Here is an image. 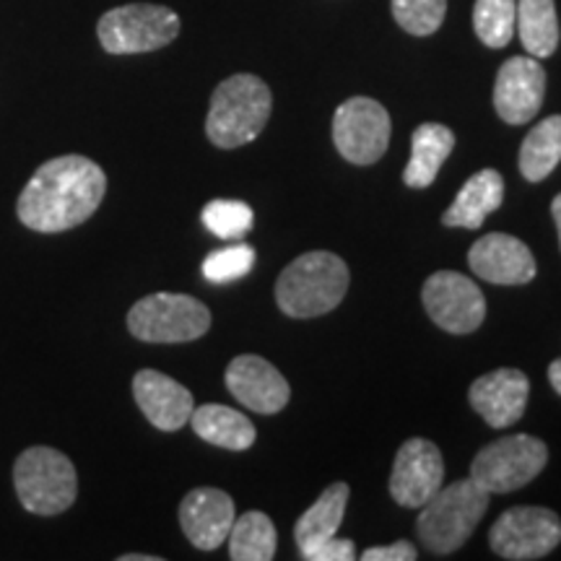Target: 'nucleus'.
I'll list each match as a JSON object with an SVG mask.
<instances>
[{
  "label": "nucleus",
  "mask_w": 561,
  "mask_h": 561,
  "mask_svg": "<svg viewBox=\"0 0 561 561\" xmlns=\"http://www.w3.org/2000/svg\"><path fill=\"white\" fill-rule=\"evenodd\" d=\"M107 193V178L96 161L79 153L55 157L34 172L19 195L16 214L24 227L58 234L94 216Z\"/></svg>",
  "instance_id": "1"
},
{
  "label": "nucleus",
  "mask_w": 561,
  "mask_h": 561,
  "mask_svg": "<svg viewBox=\"0 0 561 561\" xmlns=\"http://www.w3.org/2000/svg\"><path fill=\"white\" fill-rule=\"evenodd\" d=\"M348 268L325 250L307 252L289 263L276 280V301L289 318L307 320L335 310L348 291Z\"/></svg>",
  "instance_id": "2"
},
{
  "label": "nucleus",
  "mask_w": 561,
  "mask_h": 561,
  "mask_svg": "<svg viewBox=\"0 0 561 561\" xmlns=\"http://www.w3.org/2000/svg\"><path fill=\"white\" fill-rule=\"evenodd\" d=\"M273 110L268 83L252 73L221 81L210 96L206 136L219 149H240L261 136Z\"/></svg>",
  "instance_id": "3"
},
{
  "label": "nucleus",
  "mask_w": 561,
  "mask_h": 561,
  "mask_svg": "<svg viewBox=\"0 0 561 561\" xmlns=\"http://www.w3.org/2000/svg\"><path fill=\"white\" fill-rule=\"evenodd\" d=\"M419 510L416 533L421 543L437 557H447L458 551L479 528L489 510V491L481 489L473 479H462L450 486H442Z\"/></svg>",
  "instance_id": "4"
},
{
  "label": "nucleus",
  "mask_w": 561,
  "mask_h": 561,
  "mask_svg": "<svg viewBox=\"0 0 561 561\" xmlns=\"http://www.w3.org/2000/svg\"><path fill=\"white\" fill-rule=\"evenodd\" d=\"M13 486L21 507L32 515L53 517L70 510L79 496V476L68 455L55 447H30L13 466Z\"/></svg>",
  "instance_id": "5"
},
{
  "label": "nucleus",
  "mask_w": 561,
  "mask_h": 561,
  "mask_svg": "<svg viewBox=\"0 0 561 561\" xmlns=\"http://www.w3.org/2000/svg\"><path fill=\"white\" fill-rule=\"evenodd\" d=\"M180 16L167 5L128 3L104 13L96 24L104 53L140 55L153 53L178 39Z\"/></svg>",
  "instance_id": "6"
},
{
  "label": "nucleus",
  "mask_w": 561,
  "mask_h": 561,
  "mask_svg": "<svg viewBox=\"0 0 561 561\" xmlns=\"http://www.w3.org/2000/svg\"><path fill=\"white\" fill-rule=\"evenodd\" d=\"M208 307L187 294H151L128 312V331L146 343H187L206 335Z\"/></svg>",
  "instance_id": "7"
},
{
  "label": "nucleus",
  "mask_w": 561,
  "mask_h": 561,
  "mask_svg": "<svg viewBox=\"0 0 561 561\" xmlns=\"http://www.w3.org/2000/svg\"><path fill=\"white\" fill-rule=\"evenodd\" d=\"M546 462H549L546 442L530 434H510V437L491 442L476 455L471 479L489 494H510L536 479Z\"/></svg>",
  "instance_id": "8"
},
{
  "label": "nucleus",
  "mask_w": 561,
  "mask_h": 561,
  "mask_svg": "<svg viewBox=\"0 0 561 561\" xmlns=\"http://www.w3.org/2000/svg\"><path fill=\"white\" fill-rule=\"evenodd\" d=\"M390 115L369 96H351L333 115V144L351 164H375L390 146Z\"/></svg>",
  "instance_id": "9"
},
{
  "label": "nucleus",
  "mask_w": 561,
  "mask_h": 561,
  "mask_svg": "<svg viewBox=\"0 0 561 561\" xmlns=\"http://www.w3.org/2000/svg\"><path fill=\"white\" fill-rule=\"evenodd\" d=\"M489 543L502 559H543L561 543V520L546 507H512L491 525Z\"/></svg>",
  "instance_id": "10"
},
{
  "label": "nucleus",
  "mask_w": 561,
  "mask_h": 561,
  "mask_svg": "<svg viewBox=\"0 0 561 561\" xmlns=\"http://www.w3.org/2000/svg\"><path fill=\"white\" fill-rule=\"evenodd\" d=\"M424 307L430 318L437 322L442 331L453 335H468L479 331L486 318V299L483 291L462 273L437 271L426 278Z\"/></svg>",
  "instance_id": "11"
},
{
  "label": "nucleus",
  "mask_w": 561,
  "mask_h": 561,
  "mask_svg": "<svg viewBox=\"0 0 561 561\" xmlns=\"http://www.w3.org/2000/svg\"><path fill=\"white\" fill-rule=\"evenodd\" d=\"M445 462L439 447L430 439H409L396 455L390 473V494L401 507L419 510L442 489Z\"/></svg>",
  "instance_id": "12"
},
{
  "label": "nucleus",
  "mask_w": 561,
  "mask_h": 561,
  "mask_svg": "<svg viewBox=\"0 0 561 561\" xmlns=\"http://www.w3.org/2000/svg\"><path fill=\"white\" fill-rule=\"evenodd\" d=\"M546 96V70L538 58L515 55L496 73L494 107L510 125H525L541 112Z\"/></svg>",
  "instance_id": "13"
},
{
  "label": "nucleus",
  "mask_w": 561,
  "mask_h": 561,
  "mask_svg": "<svg viewBox=\"0 0 561 561\" xmlns=\"http://www.w3.org/2000/svg\"><path fill=\"white\" fill-rule=\"evenodd\" d=\"M468 263L476 276L500 286H523L536 278V257L528 244L512 234H491L473 242Z\"/></svg>",
  "instance_id": "14"
},
{
  "label": "nucleus",
  "mask_w": 561,
  "mask_h": 561,
  "mask_svg": "<svg viewBox=\"0 0 561 561\" xmlns=\"http://www.w3.org/2000/svg\"><path fill=\"white\" fill-rule=\"evenodd\" d=\"M227 388L237 401L255 413L284 411L291 398L286 377L271 362L255 354H242L229 364Z\"/></svg>",
  "instance_id": "15"
},
{
  "label": "nucleus",
  "mask_w": 561,
  "mask_h": 561,
  "mask_svg": "<svg viewBox=\"0 0 561 561\" xmlns=\"http://www.w3.org/2000/svg\"><path fill=\"white\" fill-rule=\"evenodd\" d=\"M237 520L234 500L221 489H193L180 504V525L187 541L201 551H216Z\"/></svg>",
  "instance_id": "16"
},
{
  "label": "nucleus",
  "mask_w": 561,
  "mask_h": 561,
  "mask_svg": "<svg viewBox=\"0 0 561 561\" xmlns=\"http://www.w3.org/2000/svg\"><path fill=\"white\" fill-rule=\"evenodd\" d=\"M133 396H136L138 409L161 432H178L191 424L195 411L193 392L180 385L164 371L140 369L133 377Z\"/></svg>",
  "instance_id": "17"
},
{
  "label": "nucleus",
  "mask_w": 561,
  "mask_h": 561,
  "mask_svg": "<svg viewBox=\"0 0 561 561\" xmlns=\"http://www.w3.org/2000/svg\"><path fill=\"white\" fill-rule=\"evenodd\" d=\"M530 396V382L520 369H494L489 375L479 377L471 385V398L473 411L486 421L494 430H504L512 426L515 421L523 419L525 405H528Z\"/></svg>",
  "instance_id": "18"
},
{
  "label": "nucleus",
  "mask_w": 561,
  "mask_h": 561,
  "mask_svg": "<svg viewBox=\"0 0 561 561\" xmlns=\"http://www.w3.org/2000/svg\"><path fill=\"white\" fill-rule=\"evenodd\" d=\"M504 201V180L496 170H481L462 185L453 206L442 214L445 227L479 229L489 214H494Z\"/></svg>",
  "instance_id": "19"
},
{
  "label": "nucleus",
  "mask_w": 561,
  "mask_h": 561,
  "mask_svg": "<svg viewBox=\"0 0 561 561\" xmlns=\"http://www.w3.org/2000/svg\"><path fill=\"white\" fill-rule=\"evenodd\" d=\"M455 149V133L447 125L424 123L413 130L411 138V159L405 167L403 180L413 191L430 187Z\"/></svg>",
  "instance_id": "20"
},
{
  "label": "nucleus",
  "mask_w": 561,
  "mask_h": 561,
  "mask_svg": "<svg viewBox=\"0 0 561 561\" xmlns=\"http://www.w3.org/2000/svg\"><path fill=\"white\" fill-rule=\"evenodd\" d=\"M193 432L201 439H206L208 445L224 447V450L242 453L248 447L255 445L257 432L252 426V421L244 413L229 409L221 403H206L198 405L191 416Z\"/></svg>",
  "instance_id": "21"
},
{
  "label": "nucleus",
  "mask_w": 561,
  "mask_h": 561,
  "mask_svg": "<svg viewBox=\"0 0 561 561\" xmlns=\"http://www.w3.org/2000/svg\"><path fill=\"white\" fill-rule=\"evenodd\" d=\"M346 504H348V483L339 481L322 491L320 500L299 517L297 525H294V538H297L299 551H307L312 549L314 543L339 536L343 515H346Z\"/></svg>",
  "instance_id": "22"
},
{
  "label": "nucleus",
  "mask_w": 561,
  "mask_h": 561,
  "mask_svg": "<svg viewBox=\"0 0 561 561\" xmlns=\"http://www.w3.org/2000/svg\"><path fill=\"white\" fill-rule=\"evenodd\" d=\"M515 32L525 53L533 58H551L559 47V16L553 0H517Z\"/></svg>",
  "instance_id": "23"
},
{
  "label": "nucleus",
  "mask_w": 561,
  "mask_h": 561,
  "mask_svg": "<svg viewBox=\"0 0 561 561\" xmlns=\"http://www.w3.org/2000/svg\"><path fill=\"white\" fill-rule=\"evenodd\" d=\"M561 161V115L546 117L525 136L520 146V172L528 182H541Z\"/></svg>",
  "instance_id": "24"
},
{
  "label": "nucleus",
  "mask_w": 561,
  "mask_h": 561,
  "mask_svg": "<svg viewBox=\"0 0 561 561\" xmlns=\"http://www.w3.org/2000/svg\"><path fill=\"white\" fill-rule=\"evenodd\" d=\"M276 546V528L265 512H244L229 530V557L234 561H271Z\"/></svg>",
  "instance_id": "25"
},
{
  "label": "nucleus",
  "mask_w": 561,
  "mask_h": 561,
  "mask_svg": "<svg viewBox=\"0 0 561 561\" xmlns=\"http://www.w3.org/2000/svg\"><path fill=\"white\" fill-rule=\"evenodd\" d=\"M517 0H476L473 30L483 45L502 50L515 37Z\"/></svg>",
  "instance_id": "26"
},
{
  "label": "nucleus",
  "mask_w": 561,
  "mask_h": 561,
  "mask_svg": "<svg viewBox=\"0 0 561 561\" xmlns=\"http://www.w3.org/2000/svg\"><path fill=\"white\" fill-rule=\"evenodd\" d=\"M255 214L242 201H210L203 208V224L219 240H242L252 229Z\"/></svg>",
  "instance_id": "27"
},
{
  "label": "nucleus",
  "mask_w": 561,
  "mask_h": 561,
  "mask_svg": "<svg viewBox=\"0 0 561 561\" xmlns=\"http://www.w3.org/2000/svg\"><path fill=\"white\" fill-rule=\"evenodd\" d=\"M447 0H392V16L403 32L413 37H430L442 26Z\"/></svg>",
  "instance_id": "28"
},
{
  "label": "nucleus",
  "mask_w": 561,
  "mask_h": 561,
  "mask_svg": "<svg viewBox=\"0 0 561 561\" xmlns=\"http://www.w3.org/2000/svg\"><path fill=\"white\" fill-rule=\"evenodd\" d=\"M255 265V250L250 244L237 242L229 248H221L203 261V276L214 284H229V280L244 278Z\"/></svg>",
  "instance_id": "29"
},
{
  "label": "nucleus",
  "mask_w": 561,
  "mask_h": 561,
  "mask_svg": "<svg viewBox=\"0 0 561 561\" xmlns=\"http://www.w3.org/2000/svg\"><path fill=\"white\" fill-rule=\"evenodd\" d=\"M301 557L307 561H351L356 559V546L348 538H328V541L314 543L312 549L301 551Z\"/></svg>",
  "instance_id": "30"
},
{
  "label": "nucleus",
  "mask_w": 561,
  "mask_h": 561,
  "mask_svg": "<svg viewBox=\"0 0 561 561\" xmlns=\"http://www.w3.org/2000/svg\"><path fill=\"white\" fill-rule=\"evenodd\" d=\"M364 561H413L419 559L416 546L409 541H396L390 546H371L362 553Z\"/></svg>",
  "instance_id": "31"
},
{
  "label": "nucleus",
  "mask_w": 561,
  "mask_h": 561,
  "mask_svg": "<svg viewBox=\"0 0 561 561\" xmlns=\"http://www.w3.org/2000/svg\"><path fill=\"white\" fill-rule=\"evenodd\" d=\"M549 382H551V388L557 390L559 396H561V359L551 362V367H549Z\"/></svg>",
  "instance_id": "32"
},
{
  "label": "nucleus",
  "mask_w": 561,
  "mask_h": 561,
  "mask_svg": "<svg viewBox=\"0 0 561 561\" xmlns=\"http://www.w3.org/2000/svg\"><path fill=\"white\" fill-rule=\"evenodd\" d=\"M551 216H553V224H557V231H559V248H561V193L553 198L551 203Z\"/></svg>",
  "instance_id": "33"
},
{
  "label": "nucleus",
  "mask_w": 561,
  "mask_h": 561,
  "mask_svg": "<svg viewBox=\"0 0 561 561\" xmlns=\"http://www.w3.org/2000/svg\"><path fill=\"white\" fill-rule=\"evenodd\" d=\"M121 561H159V557H149V553H125Z\"/></svg>",
  "instance_id": "34"
}]
</instances>
